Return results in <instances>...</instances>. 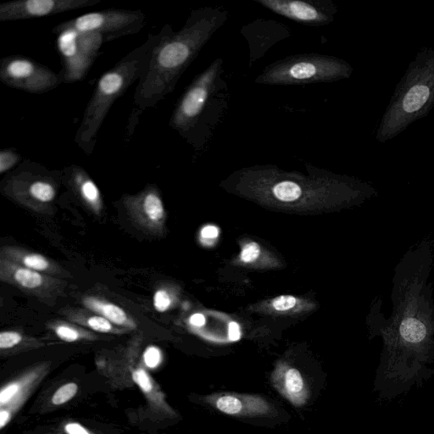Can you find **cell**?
Wrapping results in <instances>:
<instances>
[{"instance_id": "obj_1", "label": "cell", "mask_w": 434, "mask_h": 434, "mask_svg": "<svg viewBox=\"0 0 434 434\" xmlns=\"http://www.w3.org/2000/svg\"><path fill=\"white\" fill-rule=\"evenodd\" d=\"M227 18L226 11L220 9L193 10L181 30L175 32L172 29L165 37L136 87L134 112L154 107L175 90L183 72Z\"/></svg>"}, {"instance_id": "obj_2", "label": "cell", "mask_w": 434, "mask_h": 434, "mask_svg": "<svg viewBox=\"0 0 434 434\" xmlns=\"http://www.w3.org/2000/svg\"><path fill=\"white\" fill-rule=\"evenodd\" d=\"M171 30V25H165L160 32L149 33L142 45L128 53L99 79L75 136V143L87 156L93 154L99 132L112 105L132 84L139 82L154 49Z\"/></svg>"}, {"instance_id": "obj_3", "label": "cell", "mask_w": 434, "mask_h": 434, "mask_svg": "<svg viewBox=\"0 0 434 434\" xmlns=\"http://www.w3.org/2000/svg\"><path fill=\"white\" fill-rule=\"evenodd\" d=\"M434 106V48H424L408 66L393 92L377 132V141L395 138Z\"/></svg>"}, {"instance_id": "obj_4", "label": "cell", "mask_w": 434, "mask_h": 434, "mask_svg": "<svg viewBox=\"0 0 434 434\" xmlns=\"http://www.w3.org/2000/svg\"><path fill=\"white\" fill-rule=\"evenodd\" d=\"M353 71L348 62L331 55L297 54L267 66L255 82L282 86L333 83L349 79Z\"/></svg>"}, {"instance_id": "obj_5", "label": "cell", "mask_w": 434, "mask_h": 434, "mask_svg": "<svg viewBox=\"0 0 434 434\" xmlns=\"http://www.w3.org/2000/svg\"><path fill=\"white\" fill-rule=\"evenodd\" d=\"M146 23V17L141 10H107L91 12L65 21L55 25L54 34L65 30L97 33L104 37L105 42L136 34Z\"/></svg>"}, {"instance_id": "obj_6", "label": "cell", "mask_w": 434, "mask_h": 434, "mask_svg": "<svg viewBox=\"0 0 434 434\" xmlns=\"http://www.w3.org/2000/svg\"><path fill=\"white\" fill-rule=\"evenodd\" d=\"M223 70V60L218 59L198 76L187 87L176 105L170 126L185 138H190L211 96L214 94Z\"/></svg>"}, {"instance_id": "obj_7", "label": "cell", "mask_w": 434, "mask_h": 434, "mask_svg": "<svg viewBox=\"0 0 434 434\" xmlns=\"http://www.w3.org/2000/svg\"><path fill=\"white\" fill-rule=\"evenodd\" d=\"M105 43L97 33L65 30L57 34V47L61 54L64 83L79 82L85 79Z\"/></svg>"}, {"instance_id": "obj_8", "label": "cell", "mask_w": 434, "mask_h": 434, "mask_svg": "<svg viewBox=\"0 0 434 434\" xmlns=\"http://www.w3.org/2000/svg\"><path fill=\"white\" fill-rule=\"evenodd\" d=\"M0 80L5 85L31 94H46L63 83L61 74L23 55L0 61Z\"/></svg>"}, {"instance_id": "obj_9", "label": "cell", "mask_w": 434, "mask_h": 434, "mask_svg": "<svg viewBox=\"0 0 434 434\" xmlns=\"http://www.w3.org/2000/svg\"><path fill=\"white\" fill-rule=\"evenodd\" d=\"M3 190L17 198H30L38 203H50L56 196L53 174L43 165L25 161L6 178Z\"/></svg>"}, {"instance_id": "obj_10", "label": "cell", "mask_w": 434, "mask_h": 434, "mask_svg": "<svg viewBox=\"0 0 434 434\" xmlns=\"http://www.w3.org/2000/svg\"><path fill=\"white\" fill-rule=\"evenodd\" d=\"M275 14L298 23L322 27L334 21L338 12L331 0H256Z\"/></svg>"}, {"instance_id": "obj_11", "label": "cell", "mask_w": 434, "mask_h": 434, "mask_svg": "<svg viewBox=\"0 0 434 434\" xmlns=\"http://www.w3.org/2000/svg\"><path fill=\"white\" fill-rule=\"evenodd\" d=\"M103 0H16L0 5V21H22L87 8Z\"/></svg>"}, {"instance_id": "obj_12", "label": "cell", "mask_w": 434, "mask_h": 434, "mask_svg": "<svg viewBox=\"0 0 434 434\" xmlns=\"http://www.w3.org/2000/svg\"><path fill=\"white\" fill-rule=\"evenodd\" d=\"M213 408L234 417H258L273 413V408L263 397L237 393H217L207 397Z\"/></svg>"}, {"instance_id": "obj_13", "label": "cell", "mask_w": 434, "mask_h": 434, "mask_svg": "<svg viewBox=\"0 0 434 434\" xmlns=\"http://www.w3.org/2000/svg\"><path fill=\"white\" fill-rule=\"evenodd\" d=\"M272 384L293 406H303L309 399V391L302 375L294 367L280 363L271 376Z\"/></svg>"}, {"instance_id": "obj_14", "label": "cell", "mask_w": 434, "mask_h": 434, "mask_svg": "<svg viewBox=\"0 0 434 434\" xmlns=\"http://www.w3.org/2000/svg\"><path fill=\"white\" fill-rule=\"evenodd\" d=\"M1 278L22 289L40 293L52 285L54 280L41 272L28 269L8 260H1Z\"/></svg>"}, {"instance_id": "obj_15", "label": "cell", "mask_w": 434, "mask_h": 434, "mask_svg": "<svg viewBox=\"0 0 434 434\" xmlns=\"http://www.w3.org/2000/svg\"><path fill=\"white\" fill-rule=\"evenodd\" d=\"M125 203L134 211H138L139 218L146 225L159 227L165 216V208L156 186L150 185L136 196L124 198Z\"/></svg>"}, {"instance_id": "obj_16", "label": "cell", "mask_w": 434, "mask_h": 434, "mask_svg": "<svg viewBox=\"0 0 434 434\" xmlns=\"http://www.w3.org/2000/svg\"><path fill=\"white\" fill-rule=\"evenodd\" d=\"M65 174L70 185L76 190L82 200L94 209H101L102 197L96 183L83 167L72 165L65 168Z\"/></svg>"}, {"instance_id": "obj_17", "label": "cell", "mask_w": 434, "mask_h": 434, "mask_svg": "<svg viewBox=\"0 0 434 434\" xmlns=\"http://www.w3.org/2000/svg\"><path fill=\"white\" fill-rule=\"evenodd\" d=\"M85 307L103 316L114 325L135 329L136 323L123 308L95 297H87L83 301Z\"/></svg>"}, {"instance_id": "obj_18", "label": "cell", "mask_w": 434, "mask_h": 434, "mask_svg": "<svg viewBox=\"0 0 434 434\" xmlns=\"http://www.w3.org/2000/svg\"><path fill=\"white\" fill-rule=\"evenodd\" d=\"M7 260L19 266L39 272L53 271L54 267L50 260L39 254L22 252L20 250L10 249L6 252Z\"/></svg>"}, {"instance_id": "obj_19", "label": "cell", "mask_w": 434, "mask_h": 434, "mask_svg": "<svg viewBox=\"0 0 434 434\" xmlns=\"http://www.w3.org/2000/svg\"><path fill=\"white\" fill-rule=\"evenodd\" d=\"M272 193L278 200L293 202L302 196L303 187L294 180L282 179L272 186Z\"/></svg>"}, {"instance_id": "obj_20", "label": "cell", "mask_w": 434, "mask_h": 434, "mask_svg": "<svg viewBox=\"0 0 434 434\" xmlns=\"http://www.w3.org/2000/svg\"><path fill=\"white\" fill-rule=\"evenodd\" d=\"M22 157L14 149H3L0 152V174H5L21 165Z\"/></svg>"}, {"instance_id": "obj_21", "label": "cell", "mask_w": 434, "mask_h": 434, "mask_svg": "<svg viewBox=\"0 0 434 434\" xmlns=\"http://www.w3.org/2000/svg\"><path fill=\"white\" fill-rule=\"evenodd\" d=\"M83 323L87 327H90V329L96 331V332L99 333H108L114 331L112 323L99 315L90 316V318H87Z\"/></svg>"}, {"instance_id": "obj_22", "label": "cell", "mask_w": 434, "mask_h": 434, "mask_svg": "<svg viewBox=\"0 0 434 434\" xmlns=\"http://www.w3.org/2000/svg\"><path fill=\"white\" fill-rule=\"evenodd\" d=\"M76 392L77 385L76 384H72H72L62 386L55 392L52 398V402L56 406H60V404H65L72 399L76 395Z\"/></svg>"}, {"instance_id": "obj_23", "label": "cell", "mask_w": 434, "mask_h": 434, "mask_svg": "<svg viewBox=\"0 0 434 434\" xmlns=\"http://www.w3.org/2000/svg\"><path fill=\"white\" fill-rule=\"evenodd\" d=\"M153 304L156 311L161 312V313L168 311L172 305L170 294L165 291V289H158L154 293Z\"/></svg>"}, {"instance_id": "obj_24", "label": "cell", "mask_w": 434, "mask_h": 434, "mask_svg": "<svg viewBox=\"0 0 434 434\" xmlns=\"http://www.w3.org/2000/svg\"><path fill=\"white\" fill-rule=\"evenodd\" d=\"M54 331L56 335L60 338L61 340L69 342V343L79 340L81 338L79 331L68 325H58L55 327Z\"/></svg>"}, {"instance_id": "obj_25", "label": "cell", "mask_w": 434, "mask_h": 434, "mask_svg": "<svg viewBox=\"0 0 434 434\" xmlns=\"http://www.w3.org/2000/svg\"><path fill=\"white\" fill-rule=\"evenodd\" d=\"M22 340L21 333L14 331H6L0 333V349H7L17 347Z\"/></svg>"}, {"instance_id": "obj_26", "label": "cell", "mask_w": 434, "mask_h": 434, "mask_svg": "<svg viewBox=\"0 0 434 434\" xmlns=\"http://www.w3.org/2000/svg\"><path fill=\"white\" fill-rule=\"evenodd\" d=\"M260 248L256 242H249L245 246L241 253V259L245 263H250L255 261L260 256Z\"/></svg>"}, {"instance_id": "obj_27", "label": "cell", "mask_w": 434, "mask_h": 434, "mask_svg": "<svg viewBox=\"0 0 434 434\" xmlns=\"http://www.w3.org/2000/svg\"><path fill=\"white\" fill-rule=\"evenodd\" d=\"M143 360L146 366L149 369H154L161 362V353L160 349L156 347H149L146 349L145 355H143Z\"/></svg>"}, {"instance_id": "obj_28", "label": "cell", "mask_w": 434, "mask_h": 434, "mask_svg": "<svg viewBox=\"0 0 434 434\" xmlns=\"http://www.w3.org/2000/svg\"><path fill=\"white\" fill-rule=\"evenodd\" d=\"M296 299L291 296H282L276 298V299L272 301V305H273L275 310L278 311H289L290 309L296 307Z\"/></svg>"}, {"instance_id": "obj_29", "label": "cell", "mask_w": 434, "mask_h": 434, "mask_svg": "<svg viewBox=\"0 0 434 434\" xmlns=\"http://www.w3.org/2000/svg\"><path fill=\"white\" fill-rule=\"evenodd\" d=\"M134 381L137 382L139 387L141 388L143 391L149 392L152 391V384L149 380L148 375L143 369L136 371L134 374Z\"/></svg>"}, {"instance_id": "obj_30", "label": "cell", "mask_w": 434, "mask_h": 434, "mask_svg": "<svg viewBox=\"0 0 434 434\" xmlns=\"http://www.w3.org/2000/svg\"><path fill=\"white\" fill-rule=\"evenodd\" d=\"M18 391H19V386L17 384H11L8 387L3 389L1 393H0V402H1V404L9 402L17 395Z\"/></svg>"}, {"instance_id": "obj_31", "label": "cell", "mask_w": 434, "mask_h": 434, "mask_svg": "<svg viewBox=\"0 0 434 434\" xmlns=\"http://www.w3.org/2000/svg\"><path fill=\"white\" fill-rule=\"evenodd\" d=\"M228 333H229V338L231 341H237L240 338V327L237 322H230L229 327H228Z\"/></svg>"}, {"instance_id": "obj_32", "label": "cell", "mask_w": 434, "mask_h": 434, "mask_svg": "<svg viewBox=\"0 0 434 434\" xmlns=\"http://www.w3.org/2000/svg\"><path fill=\"white\" fill-rule=\"evenodd\" d=\"M65 431L68 434H90L83 426L77 424H70L65 426Z\"/></svg>"}, {"instance_id": "obj_33", "label": "cell", "mask_w": 434, "mask_h": 434, "mask_svg": "<svg viewBox=\"0 0 434 434\" xmlns=\"http://www.w3.org/2000/svg\"><path fill=\"white\" fill-rule=\"evenodd\" d=\"M201 236L204 238H215L218 236V229L214 226L205 227L201 231Z\"/></svg>"}, {"instance_id": "obj_34", "label": "cell", "mask_w": 434, "mask_h": 434, "mask_svg": "<svg viewBox=\"0 0 434 434\" xmlns=\"http://www.w3.org/2000/svg\"><path fill=\"white\" fill-rule=\"evenodd\" d=\"M189 323L194 327H202L205 324V318L204 315L196 313L191 316Z\"/></svg>"}, {"instance_id": "obj_35", "label": "cell", "mask_w": 434, "mask_h": 434, "mask_svg": "<svg viewBox=\"0 0 434 434\" xmlns=\"http://www.w3.org/2000/svg\"><path fill=\"white\" fill-rule=\"evenodd\" d=\"M10 414L6 411H2L0 413V428H3L9 421Z\"/></svg>"}]
</instances>
